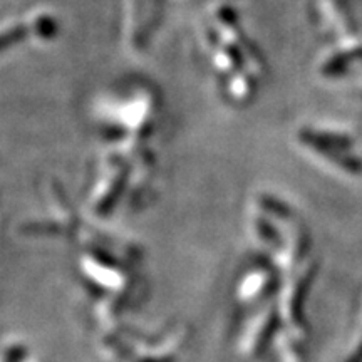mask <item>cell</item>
<instances>
[{
  "mask_svg": "<svg viewBox=\"0 0 362 362\" xmlns=\"http://www.w3.org/2000/svg\"><path fill=\"white\" fill-rule=\"evenodd\" d=\"M297 138L298 144L305 148L307 151H310L312 155L330 160L329 163H337L342 168H359V160L352 153L354 144L349 138L309 128L300 131Z\"/></svg>",
  "mask_w": 362,
  "mask_h": 362,
  "instance_id": "cell-1",
  "label": "cell"
}]
</instances>
